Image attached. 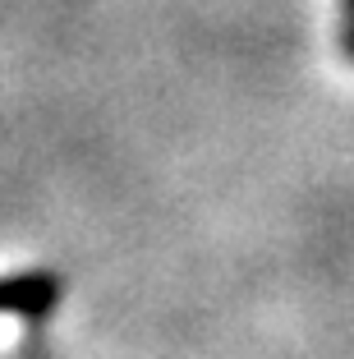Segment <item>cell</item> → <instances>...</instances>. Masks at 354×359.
I'll use <instances>...</instances> for the list:
<instances>
[{"mask_svg": "<svg viewBox=\"0 0 354 359\" xmlns=\"http://www.w3.org/2000/svg\"><path fill=\"white\" fill-rule=\"evenodd\" d=\"M60 299H64V276L55 267H28V272L0 276V318L42 323L60 309Z\"/></svg>", "mask_w": 354, "mask_h": 359, "instance_id": "obj_1", "label": "cell"}, {"mask_svg": "<svg viewBox=\"0 0 354 359\" xmlns=\"http://www.w3.org/2000/svg\"><path fill=\"white\" fill-rule=\"evenodd\" d=\"M341 5H345V14H350V19H354V0H341Z\"/></svg>", "mask_w": 354, "mask_h": 359, "instance_id": "obj_4", "label": "cell"}, {"mask_svg": "<svg viewBox=\"0 0 354 359\" xmlns=\"http://www.w3.org/2000/svg\"><path fill=\"white\" fill-rule=\"evenodd\" d=\"M14 359H51V355H46V341H42V332H37V337H32L23 350H14Z\"/></svg>", "mask_w": 354, "mask_h": 359, "instance_id": "obj_2", "label": "cell"}, {"mask_svg": "<svg viewBox=\"0 0 354 359\" xmlns=\"http://www.w3.org/2000/svg\"><path fill=\"white\" fill-rule=\"evenodd\" d=\"M341 51H345V55L354 60V19H350V23L341 28Z\"/></svg>", "mask_w": 354, "mask_h": 359, "instance_id": "obj_3", "label": "cell"}]
</instances>
